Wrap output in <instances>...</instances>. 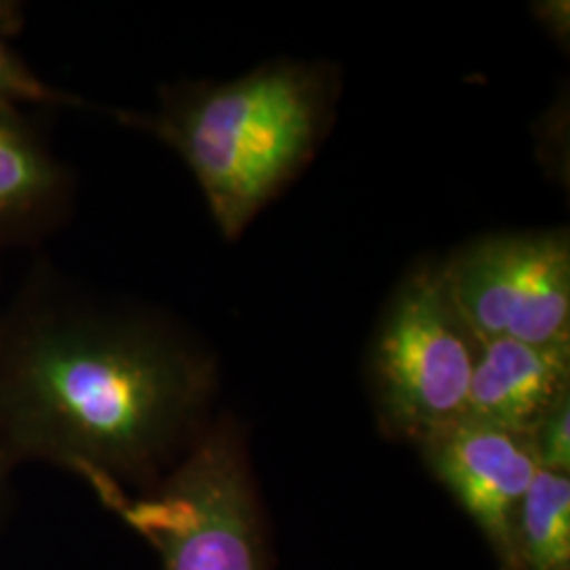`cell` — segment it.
Wrapping results in <instances>:
<instances>
[{
  "instance_id": "obj_1",
  "label": "cell",
  "mask_w": 570,
  "mask_h": 570,
  "mask_svg": "<svg viewBox=\"0 0 570 570\" xmlns=\"http://www.w3.org/2000/svg\"><path fill=\"white\" fill-rule=\"evenodd\" d=\"M216 383L183 327L51 273L0 311V452L75 473L100 503L155 487L197 444Z\"/></svg>"
},
{
  "instance_id": "obj_2",
  "label": "cell",
  "mask_w": 570,
  "mask_h": 570,
  "mask_svg": "<svg viewBox=\"0 0 570 570\" xmlns=\"http://www.w3.org/2000/svg\"><path fill=\"white\" fill-rule=\"evenodd\" d=\"M341 81L326 63L271 61L228 82L167 87L155 112H117L169 146L204 193L214 223L237 239L313 159Z\"/></svg>"
},
{
  "instance_id": "obj_3",
  "label": "cell",
  "mask_w": 570,
  "mask_h": 570,
  "mask_svg": "<svg viewBox=\"0 0 570 570\" xmlns=\"http://www.w3.org/2000/svg\"><path fill=\"white\" fill-rule=\"evenodd\" d=\"M102 505L157 551L164 570H266L256 487L228 419L212 423L155 487Z\"/></svg>"
},
{
  "instance_id": "obj_4",
  "label": "cell",
  "mask_w": 570,
  "mask_h": 570,
  "mask_svg": "<svg viewBox=\"0 0 570 570\" xmlns=\"http://www.w3.org/2000/svg\"><path fill=\"white\" fill-rule=\"evenodd\" d=\"M480 338L450 294L442 263H421L400 282L370 351L381 425L421 444L465 419Z\"/></svg>"
},
{
  "instance_id": "obj_5",
  "label": "cell",
  "mask_w": 570,
  "mask_h": 570,
  "mask_svg": "<svg viewBox=\"0 0 570 570\" xmlns=\"http://www.w3.org/2000/svg\"><path fill=\"white\" fill-rule=\"evenodd\" d=\"M442 271L480 341L570 345L569 230L489 235L456 249Z\"/></svg>"
},
{
  "instance_id": "obj_6",
  "label": "cell",
  "mask_w": 570,
  "mask_h": 570,
  "mask_svg": "<svg viewBox=\"0 0 570 570\" xmlns=\"http://www.w3.org/2000/svg\"><path fill=\"white\" fill-rule=\"evenodd\" d=\"M433 475L489 541L501 570H515L513 524L539 469L524 433L461 419L419 444Z\"/></svg>"
},
{
  "instance_id": "obj_7",
  "label": "cell",
  "mask_w": 570,
  "mask_h": 570,
  "mask_svg": "<svg viewBox=\"0 0 570 570\" xmlns=\"http://www.w3.org/2000/svg\"><path fill=\"white\" fill-rule=\"evenodd\" d=\"M567 393L570 345L537 346L490 338L480 343L465 416L530 435Z\"/></svg>"
},
{
  "instance_id": "obj_8",
  "label": "cell",
  "mask_w": 570,
  "mask_h": 570,
  "mask_svg": "<svg viewBox=\"0 0 570 570\" xmlns=\"http://www.w3.org/2000/svg\"><path fill=\"white\" fill-rule=\"evenodd\" d=\"M72 178L20 108L0 104V249L32 244L68 212Z\"/></svg>"
},
{
  "instance_id": "obj_9",
  "label": "cell",
  "mask_w": 570,
  "mask_h": 570,
  "mask_svg": "<svg viewBox=\"0 0 570 570\" xmlns=\"http://www.w3.org/2000/svg\"><path fill=\"white\" fill-rule=\"evenodd\" d=\"M515 570L570 569V478L537 469L513 524Z\"/></svg>"
},
{
  "instance_id": "obj_10",
  "label": "cell",
  "mask_w": 570,
  "mask_h": 570,
  "mask_svg": "<svg viewBox=\"0 0 570 570\" xmlns=\"http://www.w3.org/2000/svg\"><path fill=\"white\" fill-rule=\"evenodd\" d=\"M20 28L16 4L0 2V104L20 108L28 106H81L72 91L60 89L41 77L9 47L7 35Z\"/></svg>"
},
{
  "instance_id": "obj_11",
  "label": "cell",
  "mask_w": 570,
  "mask_h": 570,
  "mask_svg": "<svg viewBox=\"0 0 570 570\" xmlns=\"http://www.w3.org/2000/svg\"><path fill=\"white\" fill-rule=\"evenodd\" d=\"M539 468L570 473V393L562 395L530 433Z\"/></svg>"
},
{
  "instance_id": "obj_12",
  "label": "cell",
  "mask_w": 570,
  "mask_h": 570,
  "mask_svg": "<svg viewBox=\"0 0 570 570\" xmlns=\"http://www.w3.org/2000/svg\"><path fill=\"white\" fill-rule=\"evenodd\" d=\"M534 13L539 21L543 23V28L551 32L556 39L560 42L569 41L570 32V9L569 2H541V4H534Z\"/></svg>"
},
{
  "instance_id": "obj_13",
  "label": "cell",
  "mask_w": 570,
  "mask_h": 570,
  "mask_svg": "<svg viewBox=\"0 0 570 570\" xmlns=\"http://www.w3.org/2000/svg\"><path fill=\"white\" fill-rule=\"evenodd\" d=\"M18 469L13 468L4 454L0 452V529L11 510V499H13V475Z\"/></svg>"
}]
</instances>
